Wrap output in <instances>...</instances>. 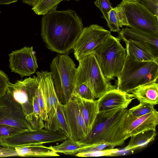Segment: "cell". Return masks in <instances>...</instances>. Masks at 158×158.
<instances>
[{
	"instance_id": "obj_1",
	"label": "cell",
	"mask_w": 158,
	"mask_h": 158,
	"mask_svg": "<svg viewBox=\"0 0 158 158\" xmlns=\"http://www.w3.org/2000/svg\"><path fill=\"white\" fill-rule=\"evenodd\" d=\"M83 28L82 19L75 11L53 10L43 15L40 35L48 49L67 55Z\"/></svg>"
},
{
	"instance_id": "obj_2",
	"label": "cell",
	"mask_w": 158,
	"mask_h": 158,
	"mask_svg": "<svg viewBox=\"0 0 158 158\" xmlns=\"http://www.w3.org/2000/svg\"><path fill=\"white\" fill-rule=\"evenodd\" d=\"M133 120L127 108L98 113L90 133L80 142L88 144L105 143L113 147L121 146L130 136L128 131Z\"/></svg>"
},
{
	"instance_id": "obj_3",
	"label": "cell",
	"mask_w": 158,
	"mask_h": 158,
	"mask_svg": "<svg viewBox=\"0 0 158 158\" xmlns=\"http://www.w3.org/2000/svg\"><path fill=\"white\" fill-rule=\"evenodd\" d=\"M117 89L131 93L138 87L157 82L158 63L154 61H138L127 54L123 68L117 77Z\"/></svg>"
},
{
	"instance_id": "obj_4",
	"label": "cell",
	"mask_w": 158,
	"mask_h": 158,
	"mask_svg": "<svg viewBox=\"0 0 158 158\" xmlns=\"http://www.w3.org/2000/svg\"><path fill=\"white\" fill-rule=\"evenodd\" d=\"M120 40L110 35L93 51L104 75L110 81L118 76L126 58V49Z\"/></svg>"
},
{
	"instance_id": "obj_5",
	"label": "cell",
	"mask_w": 158,
	"mask_h": 158,
	"mask_svg": "<svg viewBox=\"0 0 158 158\" xmlns=\"http://www.w3.org/2000/svg\"><path fill=\"white\" fill-rule=\"evenodd\" d=\"M50 68L59 101L64 104L69 100L74 89L76 65L67 55L59 54L52 61Z\"/></svg>"
},
{
	"instance_id": "obj_6",
	"label": "cell",
	"mask_w": 158,
	"mask_h": 158,
	"mask_svg": "<svg viewBox=\"0 0 158 158\" xmlns=\"http://www.w3.org/2000/svg\"><path fill=\"white\" fill-rule=\"evenodd\" d=\"M78 61L75 74V86L85 84L92 91L95 98L115 88L104 75L93 52Z\"/></svg>"
},
{
	"instance_id": "obj_7",
	"label": "cell",
	"mask_w": 158,
	"mask_h": 158,
	"mask_svg": "<svg viewBox=\"0 0 158 158\" xmlns=\"http://www.w3.org/2000/svg\"><path fill=\"white\" fill-rule=\"evenodd\" d=\"M117 6L122 12L127 27L151 34L158 35V16L138 2L122 0Z\"/></svg>"
},
{
	"instance_id": "obj_8",
	"label": "cell",
	"mask_w": 158,
	"mask_h": 158,
	"mask_svg": "<svg viewBox=\"0 0 158 158\" xmlns=\"http://www.w3.org/2000/svg\"><path fill=\"white\" fill-rule=\"evenodd\" d=\"M68 138L60 131L42 129L25 131L13 136L0 139V145L15 147L34 143H46L62 141Z\"/></svg>"
},
{
	"instance_id": "obj_9",
	"label": "cell",
	"mask_w": 158,
	"mask_h": 158,
	"mask_svg": "<svg viewBox=\"0 0 158 158\" xmlns=\"http://www.w3.org/2000/svg\"><path fill=\"white\" fill-rule=\"evenodd\" d=\"M111 35L110 32L97 24L84 27L73 48L78 61L92 52Z\"/></svg>"
},
{
	"instance_id": "obj_10",
	"label": "cell",
	"mask_w": 158,
	"mask_h": 158,
	"mask_svg": "<svg viewBox=\"0 0 158 158\" xmlns=\"http://www.w3.org/2000/svg\"><path fill=\"white\" fill-rule=\"evenodd\" d=\"M0 124L34 130L28 121L21 105L8 92L0 98Z\"/></svg>"
},
{
	"instance_id": "obj_11",
	"label": "cell",
	"mask_w": 158,
	"mask_h": 158,
	"mask_svg": "<svg viewBox=\"0 0 158 158\" xmlns=\"http://www.w3.org/2000/svg\"><path fill=\"white\" fill-rule=\"evenodd\" d=\"M39 85L35 77H29L23 80L10 83L7 91L21 106L23 111L28 117L33 110V100Z\"/></svg>"
},
{
	"instance_id": "obj_12",
	"label": "cell",
	"mask_w": 158,
	"mask_h": 158,
	"mask_svg": "<svg viewBox=\"0 0 158 158\" xmlns=\"http://www.w3.org/2000/svg\"><path fill=\"white\" fill-rule=\"evenodd\" d=\"M36 73V76H34L39 83L48 116V129L51 131L58 130L55 115L59 101L54 88L51 73L43 71H38Z\"/></svg>"
},
{
	"instance_id": "obj_13",
	"label": "cell",
	"mask_w": 158,
	"mask_h": 158,
	"mask_svg": "<svg viewBox=\"0 0 158 158\" xmlns=\"http://www.w3.org/2000/svg\"><path fill=\"white\" fill-rule=\"evenodd\" d=\"M62 109L70 132L69 138L80 142L84 140L88 136L87 128L74 91L68 102L62 104Z\"/></svg>"
},
{
	"instance_id": "obj_14",
	"label": "cell",
	"mask_w": 158,
	"mask_h": 158,
	"mask_svg": "<svg viewBox=\"0 0 158 158\" xmlns=\"http://www.w3.org/2000/svg\"><path fill=\"white\" fill-rule=\"evenodd\" d=\"M8 56L11 72L19 74L22 78L32 75L38 68L32 46H25L14 50Z\"/></svg>"
},
{
	"instance_id": "obj_15",
	"label": "cell",
	"mask_w": 158,
	"mask_h": 158,
	"mask_svg": "<svg viewBox=\"0 0 158 158\" xmlns=\"http://www.w3.org/2000/svg\"><path fill=\"white\" fill-rule=\"evenodd\" d=\"M118 38L124 42H133L158 58V35L142 32L128 27L118 32Z\"/></svg>"
},
{
	"instance_id": "obj_16",
	"label": "cell",
	"mask_w": 158,
	"mask_h": 158,
	"mask_svg": "<svg viewBox=\"0 0 158 158\" xmlns=\"http://www.w3.org/2000/svg\"><path fill=\"white\" fill-rule=\"evenodd\" d=\"M135 98L131 94L115 88L108 91L97 100L98 113L118 108H127Z\"/></svg>"
},
{
	"instance_id": "obj_17",
	"label": "cell",
	"mask_w": 158,
	"mask_h": 158,
	"mask_svg": "<svg viewBox=\"0 0 158 158\" xmlns=\"http://www.w3.org/2000/svg\"><path fill=\"white\" fill-rule=\"evenodd\" d=\"M158 124V112L156 110L134 119L129 127L128 132L131 136L149 130H156Z\"/></svg>"
},
{
	"instance_id": "obj_18",
	"label": "cell",
	"mask_w": 158,
	"mask_h": 158,
	"mask_svg": "<svg viewBox=\"0 0 158 158\" xmlns=\"http://www.w3.org/2000/svg\"><path fill=\"white\" fill-rule=\"evenodd\" d=\"M74 92L86 126L88 136L98 113L97 100L85 99L77 95L74 91Z\"/></svg>"
},
{
	"instance_id": "obj_19",
	"label": "cell",
	"mask_w": 158,
	"mask_h": 158,
	"mask_svg": "<svg viewBox=\"0 0 158 158\" xmlns=\"http://www.w3.org/2000/svg\"><path fill=\"white\" fill-rule=\"evenodd\" d=\"M15 148L18 156L38 157L60 156L51 146L47 147L41 143L32 144Z\"/></svg>"
},
{
	"instance_id": "obj_20",
	"label": "cell",
	"mask_w": 158,
	"mask_h": 158,
	"mask_svg": "<svg viewBox=\"0 0 158 158\" xmlns=\"http://www.w3.org/2000/svg\"><path fill=\"white\" fill-rule=\"evenodd\" d=\"M139 103H147L154 106L158 103V83L153 82L140 86L132 93Z\"/></svg>"
},
{
	"instance_id": "obj_21",
	"label": "cell",
	"mask_w": 158,
	"mask_h": 158,
	"mask_svg": "<svg viewBox=\"0 0 158 158\" xmlns=\"http://www.w3.org/2000/svg\"><path fill=\"white\" fill-rule=\"evenodd\" d=\"M126 51L135 60L138 61H154L158 63V58L138 44L131 41L125 42Z\"/></svg>"
},
{
	"instance_id": "obj_22",
	"label": "cell",
	"mask_w": 158,
	"mask_h": 158,
	"mask_svg": "<svg viewBox=\"0 0 158 158\" xmlns=\"http://www.w3.org/2000/svg\"><path fill=\"white\" fill-rule=\"evenodd\" d=\"M157 134L156 130H151L131 135L129 144L124 149L129 151L142 149L154 140Z\"/></svg>"
},
{
	"instance_id": "obj_23",
	"label": "cell",
	"mask_w": 158,
	"mask_h": 158,
	"mask_svg": "<svg viewBox=\"0 0 158 158\" xmlns=\"http://www.w3.org/2000/svg\"><path fill=\"white\" fill-rule=\"evenodd\" d=\"M88 145L67 138L60 144L51 146L57 153H61L67 155L76 156Z\"/></svg>"
},
{
	"instance_id": "obj_24",
	"label": "cell",
	"mask_w": 158,
	"mask_h": 158,
	"mask_svg": "<svg viewBox=\"0 0 158 158\" xmlns=\"http://www.w3.org/2000/svg\"><path fill=\"white\" fill-rule=\"evenodd\" d=\"M106 22L110 31L113 32H118L120 30V27L127 25L124 16L117 6L113 7L110 11Z\"/></svg>"
},
{
	"instance_id": "obj_25",
	"label": "cell",
	"mask_w": 158,
	"mask_h": 158,
	"mask_svg": "<svg viewBox=\"0 0 158 158\" xmlns=\"http://www.w3.org/2000/svg\"><path fill=\"white\" fill-rule=\"evenodd\" d=\"M64 0H38L32 6V10L38 15H44L56 9L58 5Z\"/></svg>"
},
{
	"instance_id": "obj_26",
	"label": "cell",
	"mask_w": 158,
	"mask_h": 158,
	"mask_svg": "<svg viewBox=\"0 0 158 158\" xmlns=\"http://www.w3.org/2000/svg\"><path fill=\"white\" fill-rule=\"evenodd\" d=\"M33 111L27 119L34 130L43 129L45 126L44 121L42 118L35 95L33 99Z\"/></svg>"
},
{
	"instance_id": "obj_27",
	"label": "cell",
	"mask_w": 158,
	"mask_h": 158,
	"mask_svg": "<svg viewBox=\"0 0 158 158\" xmlns=\"http://www.w3.org/2000/svg\"><path fill=\"white\" fill-rule=\"evenodd\" d=\"M55 120L58 130L65 135L68 138H70V132L64 114L62 104L59 102L56 108Z\"/></svg>"
},
{
	"instance_id": "obj_28",
	"label": "cell",
	"mask_w": 158,
	"mask_h": 158,
	"mask_svg": "<svg viewBox=\"0 0 158 158\" xmlns=\"http://www.w3.org/2000/svg\"><path fill=\"white\" fill-rule=\"evenodd\" d=\"M155 110L154 106L152 104L147 103H139V105L128 110V112L134 120Z\"/></svg>"
},
{
	"instance_id": "obj_29",
	"label": "cell",
	"mask_w": 158,
	"mask_h": 158,
	"mask_svg": "<svg viewBox=\"0 0 158 158\" xmlns=\"http://www.w3.org/2000/svg\"><path fill=\"white\" fill-rule=\"evenodd\" d=\"M119 151L117 148H110L90 152H79L75 156L78 157H97L116 155Z\"/></svg>"
},
{
	"instance_id": "obj_30",
	"label": "cell",
	"mask_w": 158,
	"mask_h": 158,
	"mask_svg": "<svg viewBox=\"0 0 158 158\" xmlns=\"http://www.w3.org/2000/svg\"><path fill=\"white\" fill-rule=\"evenodd\" d=\"M35 97L38 104L42 118L45 122L44 127L45 129H48V116L39 85L36 90Z\"/></svg>"
},
{
	"instance_id": "obj_31",
	"label": "cell",
	"mask_w": 158,
	"mask_h": 158,
	"mask_svg": "<svg viewBox=\"0 0 158 158\" xmlns=\"http://www.w3.org/2000/svg\"><path fill=\"white\" fill-rule=\"evenodd\" d=\"M23 131H25L17 127L0 124V139L13 136Z\"/></svg>"
},
{
	"instance_id": "obj_32",
	"label": "cell",
	"mask_w": 158,
	"mask_h": 158,
	"mask_svg": "<svg viewBox=\"0 0 158 158\" xmlns=\"http://www.w3.org/2000/svg\"><path fill=\"white\" fill-rule=\"evenodd\" d=\"M74 91L81 98L88 100H95L92 92L87 85L81 84L75 85Z\"/></svg>"
},
{
	"instance_id": "obj_33",
	"label": "cell",
	"mask_w": 158,
	"mask_h": 158,
	"mask_svg": "<svg viewBox=\"0 0 158 158\" xmlns=\"http://www.w3.org/2000/svg\"><path fill=\"white\" fill-rule=\"evenodd\" d=\"M94 3L102 12L103 15L102 17L106 21L109 13L113 8L109 0H96Z\"/></svg>"
},
{
	"instance_id": "obj_34",
	"label": "cell",
	"mask_w": 158,
	"mask_h": 158,
	"mask_svg": "<svg viewBox=\"0 0 158 158\" xmlns=\"http://www.w3.org/2000/svg\"><path fill=\"white\" fill-rule=\"evenodd\" d=\"M10 83L8 75L0 70V98L6 92Z\"/></svg>"
},
{
	"instance_id": "obj_35",
	"label": "cell",
	"mask_w": 158,
	"mask_h": 158,
	"mask_svg": "<svg viewBox=\"0 0 158 158\" xmlns=\"http://www.w3.org/2000/svg\"><path fill=\"white\" fill-rule=\"evenodd\" d=\"M154 15L158 16V0H138Z\"/></svg>"
},
{
	"instance_id": "obj_36",
	"label": "cell",
	"mask_w": 158,
	"mask_h": 158,
	"mask_svg": "<svg viewBox=\"0 0 158 158\" xmlns=\"http://www.w3.org/2000/svg\"><path fill=\"white\" fill-rule=\"evenodd\" d=\"M113 146L106 144L99 143L89 144L80 152H90L114 148Z\"/></svg>"
},
{
	"instance_id": "obj_37",
	"label": "cell",
	"mask_w": 158,
	"mask_h": 158,
	"mask_svg": "<svg viewBox=\"0 0 158 158\" xmlns=\"http://www.w3.org/2000/svg\"><path fill=\"white\" fill-rule=\"evenodd\" d=\"M18 156L15 147H0V157Z\"/></svg>"
},
{
	"instance_id": "obj_38",
	"label": "cell",
	"mask_w": 158,
	"mask_h": 158,
	"mask_svg": "<svg viewBox=\"0 0 158 158\" xmlns=\"http://www.w3.org/2000/svg\"><path fill=\"white\" fill-rule=\"evenodd\" d=\"M18 0H0V4L7 5L16 2Z\"/></svg>"
},
{
	"instance_id": "obj_39",
	"label": "cell",
	"mask_w": 158,
	"mask_h": 158,
	"mask_svg": "<svg viewBox=\"0 0 158 158\" xmlns=\"http://www.w3.org/2000/svg\"><path fill=\"white\" fill-rule=\"evenodd\" d=\"M38 0H22L23 2L32 6Z\"/></svg>"
},
{
	"instance_id": "obj_40",
	"label": "cell",
	"mask_w": 158,
	"mask_h": 158,
	"mask_svg": "<svg viewBox=\"0 0 158 158\" xmlns=\"http://www.w3.org/2000/svg\"><path fill=\"white\" fill-rule=\"evenodd\" d=\"M132 1H135V2H138V0H131Z\"/></svg>"
},
{
	"instance_id": "obj_41",
	"label": "cell",
	"mask_w": 158,
	"mask_h": 158,
	"mask_svg": "<svg viewBox=\"0 0 158 158\" xmlns=\"http://www.w3.org/2000/svg\"><path fill=\"white\" fill-rule=\"evenodd\" d=\"M65 0V1H69L71 0ZM75 0V1H78L79 0Z\"/></svg>"
},
{
	"instance_id": "obj_42",
	"label": "cell",
	"mask_w": 158,
	"mask_h": 158,
	"mask_svg": "<svg viewBox=\"0 0 158 158\" xmlns=\"http://www.w3.org/2000/svg\"><path fill=\"white\" fill-rule=\"evenodd\" d=\"M1 13V11H0V14Z\"/></svg>"
}]
</instances>
